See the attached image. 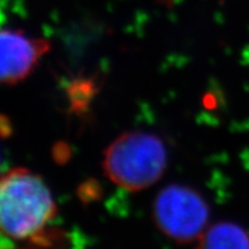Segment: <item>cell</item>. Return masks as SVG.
Listing matches in <instances>:
<instances>
[{
  "label": "cell",
  "mask_w": 249,
  "mask_h": 249,
  "mask_svg": "<svg viewBox=\"0 0 249 249\" xmlns=\"http://www.w3.org/2000/svg\"><path fill=\"white\" fill-rule=\"evenodd\" d=\"M57 213L53 196L38 174L14 169L0 178V233L6 238L29 244Z\"/></svg>",
  "instance_id": "1"
},
{
  "label": "cell",
  "mask_w": 249,
  "mask_h": 249,
  "mask_svg": "<svg viewBox=\"0 0 249 249\" xmlns=\"http://www.w3.org/2000/svg\"><path fill=\"white\" fill-rule=\"evenodd\" d=\"M51 49L45 38L27 36L21 30H0V85H17L35 71Z\"/></svg>",
  "instance_id": "4"
},
{
  "label": "cell",
  "mask_w": 249,
  "mask_h": 249,
  "mask_svg": "<svg viewBox=\"0 0 249 249\" xmlns=\"http://www.w3.org/2000/svg\"><path fill=\"white\" fill-rule=\"evenodd\" d=\"M68 241L70 239L62 230L49 226L44 231L37 234L29 242V245L35 246V247H59V246H67Z\"/></svg>",
  "instance_id": "7"
},
{
  "label": "cell",
  "mask_w": 249,
  "mask_h": 249,
  "mask_svg": "<svg viewBox=\"0 0 249 249\" xmlns=\"http://www.w3.org/2000/svg\"><path fill=\"white\" fill-rule=\"evenodd\" d=\"M210 209L207 201L188 186L164 187L152 203V219L160 231L178 244L198 241L207 230Z\"/></svg>",
  "instance_id": "3"
},
{
  "label": "cell",
  "mask_w": 249,
  "mask_h": 249,
  "mask_svg": "<svg viewBox=\"0 0 249 249\" xmlns=\"http://www.w3.org/2000/svg\"><path fill=\"white\" fill-rule=\"evenodd\" d=\"M101 186L95 180H88V181L82 183V186L77 191V195H79L81 201L85 202V203H89V202L98 200L101 197Z\"/></svg>",
  "instance_id": "8"
},
{
  "label": "cell",
  "mask_w": 249,
  "mask_h": 249,
  "mask_svg": "<svg viewBox=\"0 0 249 249\" xmlns=\"http://www.w3.org/2000/svg\"><path fill=\"white\" fill-rule=\"evenodd\" d=\"M53 157L58 163H66L71 157V149L65 143H58L53 150Z\"/></svg>",
  "instance_id": "9"
},
{
  "label": "cell",
  "mask_w": 249,
  "mask_h": 249,
  "mask_svg": "<svg viewBox=\"0 0 249 249\" xmlns=\"http://www.w3.org/2000/svg\"><path fill=\"white\" fill-rule=\"evenodd\" d=\"M102 165L105 176L114 185L139 192L163 177L167 151L156 134L132 130L121 134L105 149Z\"/></svg>",
  "instance_id": "2"
},
{
  "label": "cell",
  "mask_w": 249,
  "mask_h": 249,
  "mask_svg": "<svg viewBox=\"0 0 249 249\" xmlns=\"http://www.w3.org/2000/svg\"><path fill=\"white\" fill-rule=\"evenodd\" d=\"M158 1L161 2V4H164V5L171 6L172 4H174V1H176V0H158Z\"/></svg>",
  "instance_id": "10"
},
{
  "label": "cell",
  "mask_w": 249,
  "mask_h": 249,
  "mask_svg": "<svg viewBox=\"0 0 249 249\" xmlns=\"http://www.w3.org/2000/svg\"><path fill=\"white\" fill-rule=\"evenodd\" d=\"M201 248H249V234L233 223H217L198 239Z\"/></svg>",
  "instance_id": "5"
},
{
  "label": "cell",
  "mask_w": 249,
  "mask_h": 249,
  "mask_svg": "<svg viewBox=\"0 0 249 249\" xmlns=\"http://www.w3.org/2000/svg\"><path fill=\"white\" fill-rule=\"evenodd\" d=\"M98 92V82L95 77H76L66 87L70 111L76 116H85Z\"/></svg>",
  "instance_id": "6"
}]
</instances>
